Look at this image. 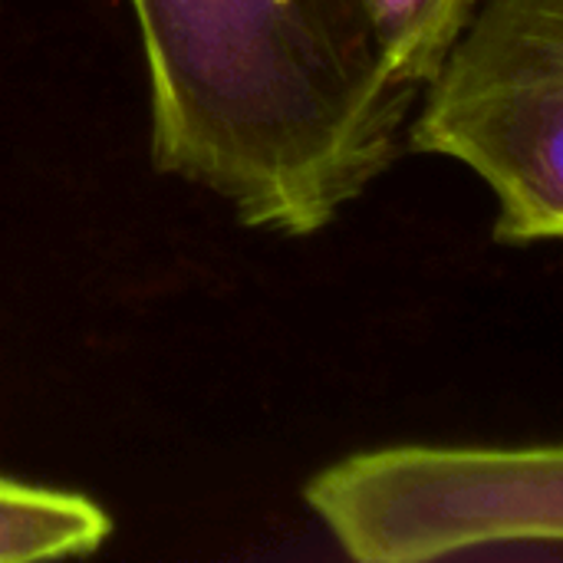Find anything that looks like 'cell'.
I'll return each mask as SVG.
<instances>
[{"label": "cell", "instance_id": "cell-1", "mask_svg": "<svg viewBox=\"0 0 563 563\" xmlns=\"http://www.w3.org/2000/svg\"><path fill=\"white\" fill-rule=\"evenodd\" d=\"M162 175L247 228L310 238L406 152L419 89L393 79L366 0H129Z\"/></svg>", "mask_w": 563, "mask_h": 563}, {"label": "cell", "instance_id": "cell-2", "mask_svg": "<svg viewBox=\"0 0 563 563\" xmlns=\"http://www.w3.org/2000/svg\"><path fill=\"white\" fill-rule=\"evenodd\" d=\"M409 152L495 195L498 244L563 241V0H482L419 96Z\"/></svg>", "mask_w": 563, "mask_h": 563}, {"label": "cell", "instance_id": "cell-3", "mask_svg": "<svg viewBox=\"0 0 563 563\" xmlns=\"http://www.w3.org/2000/svg\"><path fill=\"white\" fill-rule=\"evenodd\" d=\"M303 501L360 563L563 544V445L369 449L320 468Z\"/></svg>", "mask_w": 563, "mask_h": 563}, {"label": "cell", "instance_id": "cell-4", "mask_svg": "<svg viewBox=\"0 0 563 563\" xmlns=\"http://www.w3.org/2000/svg\"><path fill=\"white\" fill-rule=\"evenodd\" d=\"M112 534V518L86 495L0 475V563L89 558Z\"/></svg>", "mask_w": 563, "mask_h": 563}, {"label": "cell", "instance_id": "cell-5", "mask_svg": "<svg viewBox=\"0 0 563 563\" xmlns=\"http://www.w3.org/2000/svg\"><path fill=\"white\" fill-rule=\"evenodd\" d=\"M393 79L426 89L482 0H366Z\"/></svg>", "mask_w": 563, "mask_h": 563}]
</instances>
